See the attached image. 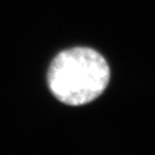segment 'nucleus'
Here are the masks:
<instances>
[{"label": "nucleus", "mask_w": 155, "mask_h": 155, "mask_svg": "<svg viewBox=\"0 0 155 155\" xmlns=\"http://www.w3.org/2000/svg\"><path fill=\"white\" fill-rule=\"evenodd\" d=\"M109 80L107 61L88 47H74L60 52L51 62L47 73L51 93L69 106H82L97 99Z\"/></svg>", "instance_id": "nucleus-1"}]
</instances>
